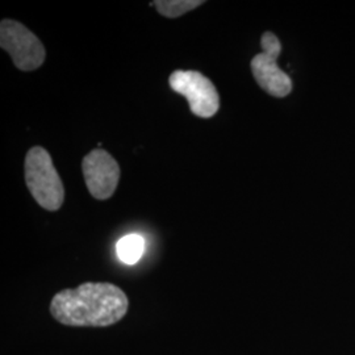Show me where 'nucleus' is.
<instances>
[{"instance_id": "obj_3", "label": "nucleus", "mask_w": 355, "mask_h": 355, "mask_svg": "<svg viewBox=\"0 0 355 355\" xmlns=\"http://www.w3.org/2000/svg\"><path fill=\"white\" fill-rule=\"evenodd\" d=\"M0 48L10 54L20 71H35L46 58V49L41 40L12 19H3L0 23Z\"/></svg>"}, {"instance_id": "obj_4", "label": "nucleus", "mask_w": 355, "mask_h": 355, "mask_svg": "<svg viewBox=\"0 0 355 355\" xmlns=\"http://www.w3.org/2000/svg\"><path fill=\"white\" fill-rule=\"evenodd\" d=\"M262 51L254 55L250 67L258 86L274 98H286L292 91V80L278 66L282 53L279 38L272 32H265L261 38Z\"/></svg>"}, {"instance_id": "obj_2", "label": "nucleus", "mask_w": 355, "mask_h": 355, "mask_svg": "<svg viewBox=\"0 0 355 355\" xmlns=\"http://www.w3.org/2000/svg\"><path fill=\"white\" fill-rule=\"evenodd\" d=\"M26 184L36 203L46 211H58L64 205V187L53 164L51 154L42 146L31 148L24 162Z\"/></svg>"}, {"instance_id": "obj_7", "label": "nucleus", "mask_w": 355, "mask_h": 355, "mask_svg": "<svg viewBox=\"0 0 355 355\" xmlns=\"http://www.w3.org/2000/svg\"><path fill=\"white\" fill-rule=\"evenodd\" d=\"M204 0H155L152 6L167 19H178L203 6Z\"/></svg>"}, {"instance_id": "obj_6", "label": "nucleus", "mask_w": 355, "mask_h": 355, "mask_svg": "<svg viewBox=\"0 0 355 355\" xmlns=\"http://www.w3.org/2000/svg\"><path fill=\"white\" fill-rule=\"evenodd\" d=\"M82 171L89 195L96 200H107L114 196L120 180V166L104 149H94L85 155Z\"/></svg>"}, {"instance_id": "obj_5", "label": "nucleus", "mask_w": 355, "mask_h": 355, "mask_svg": "<svg viewBox=\"0 0 355 355\" xmlns=\"http://www.w3.org/2000/svg\"><path fill=\"white\" fill-rule=\"evenodd\" d=\"M168 85L184 96L191 112L202 119L214 117L220 108V95L209 78L196 70H175L168 78Z\"/></svg>"}, {"instance_id": "obj_1", "label": "nucleus", "mask_w": 355, "mask_h": 355, "mask_svg": "<svg viewBox=\"0 0 355 355\" xmlns=\"http://www.w3.org/2000/svg\"><path fill=\"white\" fill-rule=\"evenodd\" d=\"M127 295L112 283H83L74 290L58 292L51 303V313L69 327H110L125 316Z\"/></svg>"}, {"instance_id": "obj_8", "label": "nucleus", "mask_w": 355, "mask_h": 355, "mask_svg": "<svg viewBox=\"0 0 355 355\" xmlns=\"http://www.w3.org/2000/svg\"><path fill=\"white\" fill-rule=\"evenodd\" d=\"M145 250V241L137 234H129L117 242V257L127 265H135L140 261Z\"/></svg>"}]
</instances>
